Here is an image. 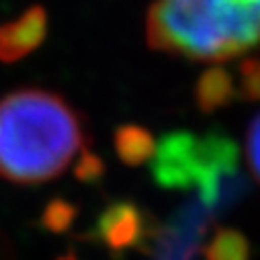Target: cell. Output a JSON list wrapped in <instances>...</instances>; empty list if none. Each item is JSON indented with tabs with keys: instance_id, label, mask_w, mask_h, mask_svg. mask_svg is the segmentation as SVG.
Instances as JSON below:
<instances>
[{
	"instance_id": "1",
	"label": "cell",
	"mask_w": 260,
	"mask_h": 260,
	"mask_svg": "<svg viewBox=\"0 0 260 260\" xmlns=\"http://www.w3.org/2000/svg\"><path fill=\"white\" fill-rule=\"evenodd\" d=\"M82 115L55 92L19 88L0 96V178L41 184L86 150Z\"/></svg>"
},
{
	"instance_id": "2",
	"label": "cell",
	"mask_w": 260,
	"mask_h": 260,
	"mask_svg": "<svg viewBox=\"0 0 260 260\" xmlns=\"http://www.w3.org/2000/svg\"><path fill=\"white\" fill-rule=\"evenodd\" d=\"M152 49L190 61H230L260 47V0H154Z\"/></svg>"
},
{
	"instance_id": "3",
	"label": "cell",
	"mask_w": 260,
	"mask_h": 260,
	"mask_svg": "<svg viewBox=\"0 0 260 260\" xmlns=\"http://www.w3.org/2000/svg\"><path fill=\"white\" fill-rule=\"evenodd\" d=\"M152 178L166 190L197 188L203 203H215L221 182L238 166V148L225 134L170 132L152 156Z\"/></svg>"
},
{
	"instance_id": "4",
	"label": "cell",
	"mask_w": 260,
	"mask_h": 260,
	"mask_svg": "<svg viewBox=\"0 0 260 260\" xmlns=\"http://www.w3.org/2000/svg\"><path fill=\"white\" fill-rule=\"evenodd\" d=\"M94 234L107 250L123 254L150 240V219L134 201H113L101 211Z\"/></svg>"
},
{
	"instance_id": "5",
	"label": "cell",
	"mask_w": 260,
	"mask_h": 260,
	"mask_svg": "<svg viewBox=\"0 0 260 260\" xmlns=\"http://www.w3.org/2000/svg\"><path fill=\"white\" fill-rule=\"evenodd\" d=\"M47 35V15L41 7L25 11L21 17L0 27V61L13 63L35 51Z\"/></svg>"
},
{
	"instance_id": "6",
	"label": "cell",
	"mask_w": 260,
	"mask_h": 260,
	"mask_svg": "<svg viewBox=\"0 0 260 260\" xmlns=\"http://www.w3.org/2000/svg\"><path fill=\"white\" fill-rule=\"evenodd\" d=\"M115 154L125 166H142L156 152L154 136L142 125H121L113 134Z\"/></svg>"
},
{
	"instance_id": "7",
	"label": "cell",
	"mask_w": 260,
	"mask_h": 260,
	"mask_svg": "<svg viewBox=\"0 0 260 260\" xmlns=\"http://www.w3.org/2000/svg\"><path fill=\"white\" fill-rule=\"evenodd\" d=\"M236 94L234 78L223 68H209L201 74L197 88H194V101L203 113H215L232 103Z\"/></svg>"
},
{
	"instance_id": "8",
	"label": "cell",
	"mask_w": 260,
	"mask_h": 260,
	"mask_svg": "<svg viewBox=\"0 0 260 260\" xmlns=\"http://www.w3.org/2000/svg\"><path fill=\"white\" fill-rule=\"evenodd\" d=\"M205 260H250L248 238L234 228H219L203 248Z\"/></svg>"
},
{
	"instance_id": "9",
	"label": "cell",
	"mask_w": 260,
	"mask_h": 260,
	"mask_svg": "<svg viewBox=\"0 0 260 260\" xmlns=\"http://www.w3.org/2000/svg\"><path fill=\"white\" fill-rule=\"evenodd\" d=\"M76 207L66 201V199H51L43 213H41V223L47 232L53 234H61V232H68L76 219Z\"/></svg>"
},
{
	"instance_id": "10",
	"label": "cell",
	"mask_w": 260,
	"mask_h": 260,
	"mask_svg": "<svg viewBox=\"0 0 260 260\" xmlns=\"http://www.w3.org/2000/svg\"><path fill=\"white\" fill-rule=\"evenodd\" d=\"M238 94L244 101H260V61L258 59H246L240 66Z\"/></svg>"
},
{
	"instance_id": "11",
	"label": "cell",
	"mask_w": 260,
	"mask_h": 260,
	"mask_svg": "<svg viewBox=\"0 0 260 260\" xmlns=\"http://www.w3.org/2000/svg\"><path fill=\"white\" fill-rule=\"evenodd\" d=\"M74 174L80 182H96L105 174V164L96 154H92L90 150H84L76 162Z\"/></svg>"
},
{
	"instance_id": "12",
	"label": "cell",
	"mask_w": 260,
	"mask_h": 260,
	"mask_svg": "<svg viewBox=\"0 0 260 260\" xmlns=\"http://www.w3.org/2000/svg\"><path fill=\"white\" fill-rule=\"evenodd\" d=\"M248 162L254 178L260 182V115H256L248 127V140H246Z\"/></svg>"
}]
</instances>
